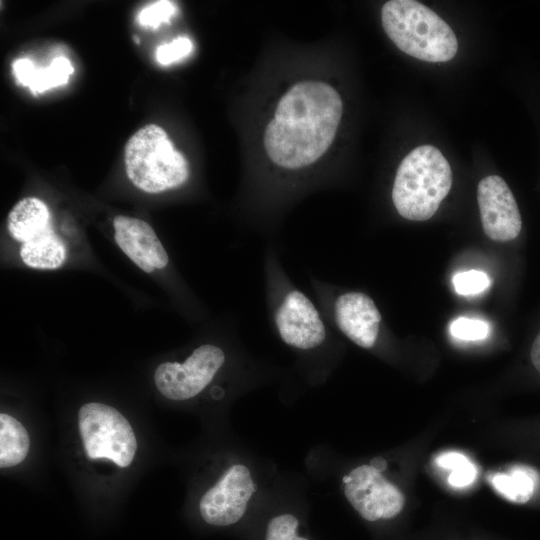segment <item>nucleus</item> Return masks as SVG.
Masks as SVG:
<instances>
[{"label": "nucleus", "instance_id": "obj_1", "mask_svg": "<svg viewBox=\"0 0 540 540\" xmlns=\"http://www.w3.org/2000/svg\"><path fill=\"white\" fill-rule=\"evenodd\" d=\"M342 108L340 95L327 83L304 81L292 86L265 129L270 160L286 169L313 164L332 144Z\"/></svg>", "mask_w": 540, "mask_h": 540}, {"label": "nucleus", "instance_id": "obj_2", "mask_svg": "<svg viewBox=\"0 0 540 540\" xmlns=\"http://www.w3.org/2000/svg\"><path fill=\"white\" fill-rule=\"evenodd\" d=\"M265 271L270 318L281 341L300 352L323 347L329 332L322 313L291 283L271 251L267 253Z\"/></svg>", "mask_w": 540, "mask_h": 540}, {"label": "nucleus", "instance_id": "obj_3", "mask_svg": "<svg viewBox=\"0 0 540 540\" xmlns=\"http://www.w3.org/2000/svg\"><path fill=\"white\" fill-rule=\"evenodd\" d=\"M452 186L451 167L434 146L411 150L401 161L392 188L393 204L403 218L430 219Z\"/></svg>", "mask_w": 540, "mask_h": 540}, {"label": "nucleus", "instance_id": "obj_4", "mask_svg": "<svg viewBox=\"0 0 540 540\" xmlns=\"http://www.w3.org/2000/svg\"><path fill=\"white\" fill-rule=\"evenodd\" d=\"M382 26L404 53L427 62H445L457 53L450 26L434 11L414 0H391L381 11Z\"/></svg>", "mask_w": 540, "mask_h": 540}, {"label": "nucleus", "instance_id": "obj_5", "mask_svg": "<svg viewBox=\"0 0 540 540\" xmlns=\"http://www.w3.org/2000/svg\"><path fill=\"white\" fill-rule=\"evenodd\" d=\"M124 160L129 180L147 193L180 187L189 178L187 160L156 124L143 126L129 138Z\"/></svg>", "mask_w": 540, "mask_h": 540}, {"label": "nucleus", "instance_id": "obj_6", "mask_svg": "<svg viewBox=\"0 0 540 540\" xmlns=\"http://www.w3.org/2000/svg\"><path fill=\"white\" fill-rule=\"evenodd\" d=\"M78 428L90 459L106 458L119 467L134 459L137 440L128 420L115 408L91 402L78 412Z\"/></svg>", "mask_w": 540, "mask_h": 540}, {"label": "nucleus", "instance_id": "obj_7", "mask_svg": "<svg viewBox=\"0 0 540 540\" xmlns=\"http://www.w3.org/2000/svg\"><path fill=\"white\" fill-rule=\"evenodd\" d=\"M226 362L224 350L214 344H202L183 362H164L157 366L154 382L166 398L183 401L201 393Z\"/></svg>", "mask_w": 540, "mask_h": 540}, {"label": "nucleus", "instance_id": "obj_8", "mask_svg": "<svg viewBox=\"0 0 540 540\" xmlns=\"http://www.w3.org/2000/svg\"><path fill=\"white\" fill-rule=\"evenodd\" d=\"M342 484L348 502L367 521L392 519L404 508L403 493L373 464L353 468Z\"/></svg>", "mask_w": 540, "mask_h": 540}, {"label": "nucleus", "instance_id": "obj_9", "mask_svg": "<svg viewBox=\"0 0 540 540\" xmlns=\"http://www.w3.org/2000/svg\"><path fill=\"white\" fill-rule=\"evenodd\" d=\"M256 483L246 464L234 463L201 497L199 512L213 526H229L245 514L256 492Z\"/></svg>", "mask_w": 540, "mask_h": 540}, {"label": "nucleus", "instance_id": "obj_10", "mask_svg": "<svg viewBox=\"0 0 540 540\" xmlns=\"http://www.w3.org/2000/svg\"><path fill=\"white\" fill-rule=\"evenodd\" d=\"M477 200L483 230L490 239L507 242L519 235L521 215L503 178L497 175L483 178L478 184Z\"/></svg>", "mask_w": 540, "mask_h": 540}, {"label": "nucleus", "instance_id": "obj_11", "mask_svg": "<svg viewBox=\"0 0 540 540\" xmlns=\"http://www.w3.org/2000/svg\"><path fill=\"white\" fill-rule=\"evenodd\" d=\"M330 308L333 322L344 336L364 349L375 346L382 316L371 297L358 291L340 293Z\"/></svg>", "mask_w": 540, "mask_h": 540}, {"label": "nucleus", "instance_id": "obj_12", "mask_svg": "<svg viewBox=\"0 0 540 540\" xmlns=\"http://www.w3.org/2000/svg\"><path fill=\"white\" fill-rule=\"evenodd\" d=\"M113 227L117 245L144 272L151 273L167 266L168 254L147 222L118 215L113 220Z\"/></svg>", "mask_w": 540, "mask_h": 540}, {"label": "nucleus", "instance_id": "obj_13", "mask_svg": "<svg viewBox=\"0 0 540 540\" xmlns=\"http://www.w3.org/2000/svg\"><path fill=\"white\" fill-rule=\"evenodd\" d=\"M12 72L18 84L28 87L36 95L65 85L74 68L63 56L54 58L45 68H38L30 59L21 58L12 63Z\"/></svg>", "mask_w": 540, "mask_h": 540}, {"label": "nucleus", "instance_id": "obj_14", "mask_svg": "<svg viewBox=\"0 0 540 540\" xmlns=\"http://www.w3.org/2000/svg\"><path fill=\"white\" fill-rule=\"evenodd\" d=\"M51 227L46 204L38 198L21 199L7 217V228L12 238L26 243Z\"/></svg>", "mask_w": 540, "mask_h": 540}, {"label": "nucleus", "instance_id": "obj_15", "mask_svg": "<svg viewBox=\"0 0 540 540\" xmlns=\"http://www.w3.org/2000/svg\"><path fill=\"white\" fill-rule=\"evenodd\" d=\"M22 261L29 267L41 270L59 268L66 259V248L52 227L39 236L23 243L20 249Z\"/></svg>", "mask_w": 540, "mask_h": 540}, {"label": "nucleus", "instance_id": "obj_16", "mask_svg": "<svg viewBox=\"0 0 540 540\" xmlns=\"http://www.w3.org/2000/svg\"><path fill=\"white\" fill-rule=\"evenodd\" d=\"M494 489L507 500L523 504L535 493L538 476L535 470L527 466H514L508 472H498L491 478Z\"/></svg>", "mask_w": 540, "mask_h": 540}, {"label": "nucleus", "instance_id": "obj_17", "mask_svg": "<svg viewBox=\"0 0 540 540\" xmlns=\"http://www.w3.org/2000/svg\"><path fill=\"white\" fill-rule=\"evenodd\" d=\"M30 441L25 427L14 417L0 414V466L7 468L21 463L27 456Z\"/></svg>", "mask_w": 540, "mask_h": 540}, {"label": "nucleus", "instance_id": "obj_18", "mask_svg": "<svg viewBox=\"0 0 540 540\" xmlns=\"http://www.w3.org/2000/svg\"><path fill=\"white\" fill-rule=\"evenodd\" d=\"M436 463L444 469L451 470L448 482L454 487H465L475 480L477 471L474 464L461 453H443L436 458Z\"/></svg>", "mask_w": 540, "mask_h": 540}, {"label": "nucleus", "instance_id": "obj_19", "mask_svg": "<svg viewBox=\"0 0 540 540\" xmlns=\"http://www.w3.org/2000/svg\"><path fill=\"white\" fill-rule=\"evenodd\" d=\"M177 11L173 2L160 0L143 8L138 14L137 21L143 27L157 29L162 23L169 24Z\"/></svg>", "mask_w": 540, "mask_h": 540}, {"label": "nucleus", "instance_id": "obj_20", "mask_svg": "<svg viewBox=\"0 0 540 540\" xmlns=\"http://www.w3.org/2000/svg\"><path fill=\"white\" fill-rule=\"evenodd\" d=\"M298 519L291 513L273 517L266 529L265 540H309L297 534Z\"/></svg>", "mask_w": 540, "mask_h": 540}, {"label": "nucleus", "instance_id": "obj_21", "mask_svg": "<svg viewBox=\"0 0 540 540\" xmlns=\"http://www.w3.org/2000/svg\"><path fill=\"white\" fill-rule=\"evenodd\" d=\"M455 291L460 295H474L483 292L490 285L486 273L478 270H469L456 274L453 277Z\"/></svg>", "mask_w": 540, "mask_h": 540}, {"label": "nucleus", "instance_id": "obj_22", "mask_svg": "<svg viewBox=\"0 0 540 540\" xmlns=\"http://www.w3.org/2000/svg\"><path fill=\"white\" fill-rule=\"evenodd\" d=\"M450 332L455 338L477 341L488 336L489 325L479 319L460 317L451 323Z\"/></svg>", "mask_w": 540, "mask_h": 540}, {"label": "nucleus", "instance_id": "obj_23", "mask_svg": "<svg viewBox=\"0 0 540 540\" xmlns=\"http://www.w3.org/2000/svg\"><path fill=\"white\" fill-rule=\"evenodd\" d=\"M192 50L193 44L188 37H177L156 49V60L161 65H170L187 57Z\"/></svg>", "mask_w": 540, "mask_h": 540}, {"label": "nucleus", "instance_id": "obj_24", "mask_svg": "<svg viewBox=\"0 0 540 540\" xmlns=\"http://www.w3.org/2000/svg\"><path fill=\"white\" fill-rule=\"evenodd\" d=\"M531 361L535 369L540 373V332L536 336L530 352Z\"/></svg>", "mask_w": 540, "mask_h": 540}, {"label": "nucleus", "instance_id": "obj_25", "mask_svg": "<svg viewBox=\"0 0 540 540\" xmlns=\"http://www.w3.org/2000/svg\"><path fill=\"white\" fill-rule=\"evenodd\" d=\"M134 40H135L137 43L140 42V40H139L136 36H134Z\"/></svg>", "mask_w": 540, "mask_h": 540}]
</instances>
